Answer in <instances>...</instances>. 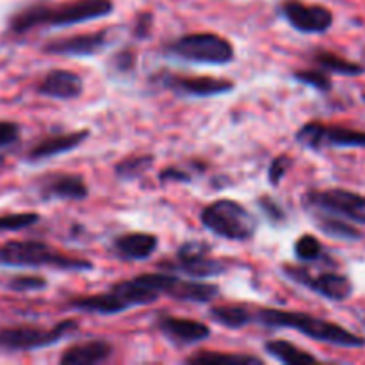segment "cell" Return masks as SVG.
Masks as SVG:
<instances>
[{
    "mask_svg": "<svg viewBox=\"0 0 365 365\" xmlns=\"http://www.w3.org/2000/svg\"><path fill=\"white\" fill-rule=\"evenodd\" d=\"M113 11V0H71L64 4L36 2L16 11L11 16L9 29L13 34H25L38 27H70L106 18Z\"/></svg>",
    "mask_w": 365,
    "mask_h": 365,
    "instance_id": "cell-1",
    "label": "cell"
},
{
    "mask_svg": "<svg viewBox=\"0 0 365 365\" xmlns=\"http://www.w3.org/2000/svg\"><path fill=\"white\" fill-rule=\"evenodd\" d=\"M257 323L269 328H287L296 330L305 337L314 341L324 342V344L339 346V348H364L365 339L339 324L330 321L319 319L316 316L303 312H287V310L277 309H260L255 312Z\"/></svg>",
    "mask_w": 365,
    "mask_h": 365,
    "instance_id": "cell-2",
    "label": "cell"
},
{
    "mask_svg": "<svg viewBox=\"0 0 365 365\" xmlns=\"http://www.w3.org/2000/svg\"><path fill=\"white\" fill-rule=\"evenodd\" d=\"M160 298L159 292L150 289L141 277H135L132 280H123L114 284L103 294L95 296H81L68 302V307L81 312L98 314V316H114L125 310H130L134 307L150 305Z\"/></svg>",
    "mask_w": 365,
    "mask_h": 365,
    "instance_id": "cell-3",
    "label": "cell"
},
{
    "mask_svg": "<svg viewBox=\"0 0 365 365\" xmlns=\"http://www.w3.org/2000/svg\"><path fill=\"white\" fill-rule=\"evenodd\" d=\"M0 266L93 271V264L89 260L64 255L41 241H7L0 245Z\"/></svg>",
    "mask_w": 365,
    "mask_h": 365,
    "instance_id": "cell-4",
    "label": "cell"
},
{
    "mask_svg": "<svg viewBox=\"0 0 365 365\" xmlns=\"http://www.w3.org/2000/svg\"><path fill=\"white\" fill-rule=\"evenodd\" d=\"M200 220L207 230L228 241H250L259 227L255 216L234 200L212 202L202 210Z\"/></svg>",
    "mask_w": 365,
    "mask_h": 365,
    "instance_id": "cell-5",
    "label": "cell"
},
{
    "mask_svg": "<svg viewBox=\"0 0 365 365\" xmlns=\"http://www.w3.org/2000/svg\"><path fill=\"white\" fill-rule=\"evenodd\" d=\"M166 56L196 64L223 66L234 61V45L214 32H192L180 36L166 46Z\"/></svg>",
    "mask_w": 365,
    "mask_h": 365,
    "instance_id": "cell-6",
    "label": "cell"
},
{
    "mask_svg": "<svg viewBox=\"0 0 365 365\" xmlns=\"http://www.w3.org/2000/svg\"><path fill=\"white\" fill-rule=\"evenodd\" d=\"M78 323L66 319L57 323L53 328L39 327H9L0 328V353H24L45 349L56 346L68 334L75 331Z\"/></svg>",
    "mask_w": 365,
    "mask_h": 365,
    "instance_id": "cell-7",
    "label": "cell"
},
{
    "mask_svg": "<svg viewBox=\"0 0 365 365\" xmlns=\"http://www.w3.org/2000/svg\"><path fill=\"white\" fill-rule=\"evenodd\" d=\"M139 277L150 289L159 292L160 296H170L178 302L209 303L220 294L217 285L198 282L196 278L195 280H182V278L168 273H146L139 274Z\"/></svg>",
    "mask_w": 365,
    "mask_h": 365,
    "instance_id": "cell-8",
    "label": "cell"
},
{
    "mask_svg": "<svg viewBox=\"0 0 365 365\" xmlns=\"http://www.w3.org/2000/svg\"><path fill=\"white\" fill-rule=\"evenodd\" d=\"M296 141L312 150L323 148H365V132L356 128L309 121L296 132Z\"/></svg>",
    "mask_w": 365,
    "mask_h": 365,
    "instance_id": "cell-9",
    "label": "cell"
},
{
    "mask_svg": "<svg viewBox=\"0 0 365 365\" xmlns=\"http://www.w3.org/2000/svg\"><path fill=\"white\" fill-rule=\"evenodd\" d=\"M305 200L314 209L365 225V196L359 192L348 189H323L307 192Z\"/></svg>",
    "mask_w": 365,
    "mask_h": 365,
    "instance_id": "cell-10",
    "label": "cell"
},
{
    "mask_svg": "<svg viewBox=\"0 0 365 365\" xmlns=\"http://www.w3.org/2000/svg\"><path fill=\"white\" fill-rule=\"evenodd\" d=\"M153 82L160 88L170 89L180 96H196V98H209V96L225 95L234 91L235 84L228 78L216 77H189V75H177L170 71L155 75Z\"/></svg>",
    "mask_w": 365,
    "mask_h": 365,
    "instance_id": "cell-11",
    "label": "cell"
},
{
    "mask_svg": "<svg viewBox=\"0 0 365 365\" xmlns=\"http://www.w3.org/2000/svg\"><path fill=\"white\" fill-rule=\"evenodd\" d=\"M209 252L210 248L205 242H185V245H182L180 248H178L177 262L171 264V266L168 267L182 271V273L187 274L189 278H196V280L220 277V274L227 273V262L220 259H214V257L209 255Z\"/></svg>",
    "mask_w": 365,
    "mask_h": 365,
    "instance_id": "cell-12",
    "label": "cell"
},
{
    "mask_svg": "<svg viewBox=\"0 0 365 365\" xmlns=\"http://www.w3.org/2000/svg\"><path fill=\"white\" fill-rule=\"evenodd\" d=\"M284 273L296 284L310 289L316 294L331 302H344L353 294V284L346 274L341 273H321L310 274L309 269L299 266H285Z\"/></svg>",
    "mask_w": 365,
    "mask_h": 365,
    "instance_id": "cell-13",
    "label": "cell"
},
{
    "mask_svg": "<svg viewBox=\"0 0 365 365\" xmlns=\"http://www.w3.org/2000/svg\"><path fill=\"white\" fill-rule=\"evenodd\" d=\"M280 11L289 25L302 34H323L334 25V13L328 7L317 4L285 0Z\"/></svg>",
    "mask_w": 365,
    "mask_h": 365,
    "instance_id": "cell-14",
    "label": "cell"
},
{
    "mask_svg": "<svg viewBox=\"0 0 365 365\" xmlns=\"http://www.w3.org/2000/svg\"><path fill=\"white\" fill-rule=\"evenodd\" d=\"M109 31L88 32V34L70 36V38L52 39L45 43L41 50L50 56H64V57H91L95 53L102 52L109 45Z\"/></svg>",
    "mask_w": 365,
    "mask_h": 365,
    "instance_id": "cell-15",
    "label": "cell"
},
{
    "mask_svg": "<svg viewBox=\"0 0 365 365\" xmlns=\"http://www.w3.org/2000/svg\"><path fill=\"white\" fill-rule=\"evenodd\" d=\"M157 327L163 331L164 337L178 348H187V346L198 344L210 337V328L205 323L187 319V317L160 316L157 319Z\"/></svg>",
    "mask_w": 365,
    "mask_h": 365,
    "instance_id": "cell-16",
    "label": "cell"
},
{
    "mask_svg": "<svg viewBox=\"0 0 365 365\" xmlns=\"http://www.w3.org/2000/svg\"><path fill=\"white\" fill-rule=\"evenodd\" d=\"M39 195L46 200H78L88 198L89 189L84 177L73 173H56L39 178Z\"/></svg>",
    "mask_w": 365,
    "mask_h": 365,
    "instance_id": "cell-17",
    "label": "cell"
},
{
    "mask_svg": "<svg viewBox=\"0 0 365 365\" xmlns=\"http://www.w3.org/2000/svg\"><path fill=\"white\" fill-rule=\"evenodd\" d=\"M84 91V81L81 75L70 70H50L38 84V93L56 100L78 98Z\"/></svg>",
    "mask_w": 365,
    "mask_h": 365,
    "instance_id": "cell-18",
    "label": "cell"
},
{
    "mask_svg": "<svg viewBox=\"0 0 365 365\" xmlns=\"http://www.w3.org/2000/svg\"><path fill=\"white\" fill-rule=\"evenodd\" d=\"M88 138L89 130H77L68 132V134L48 135V138L38 141L31 150H29L27 160H31V163H39V160H46L52 159V157L63 155V153H68L71 152V150L78 148Z\"/></svg>",
    "mask_w": 365,
    "mask_h": 365,
    "instance_id": "cell-19",
    "label": "cell"
},
{
    "mask_svg": "<svg viewBox=\"0 0 365 365\" xmlns=\"http://www.w3.org/2000/svg\"><path fill=\"white\" fill-rule=\"evenodd\" d=\"M159 248V237L146 232H132V234H123L114 241L113 250L114 255L120 257L121 260H146L155 253Z\"/></svg>",
    "mask_w": 365,
    "mask_h": 365,
    "instance_id": "cell-20",
    "label": "cell"
},
{
    "mask_svg": "<svg viewBox=\"0 0 365 365\" xmlns=\"http://www.w3.org/2000/svg\"><path fill=\"white\" fill-rule=\"evenodd\" d=\"M113 355V346L103 339H93V341L81 342V344L70 346L61 355L59 364L63 365H98L107 362Z\"/></svg>",
    "mask_w": 365,
    "mask_h": 365,
    "instance_id": "cell-21",
    "label": "cell"
},
{
    "mask_svg": "<svg viewBox=\"0 0 365 365\" xmlns=\"http://www.w3.org/2000/svg\"><path fill=\"white\" fill-rule=\"evenodd\" d=\"M209 316L214 323L221 324L225 328H230V330H239V328H245L248 324L255 323V314L242 305L214 307V309H210Z\"/></svg>",
    "mask_w": 365,
    "mask_h": 365,
    "instance_id": "cell-22",
    "label": "cell"
},
{
    "mask_svg": "<svg viewBox=\"0 0 365 365\" xmlns=\"http://www.w3.org/2000/svg\"><path fill=\"white\" fill-rule=\"evenodd\" d=\"M264 349L274 360L287 365H302V364H316L317 359L303 349L296 348L294 344L287 341H269L264 344Z\"/></svg>",
    "mask_w": 365,
    "mask_h": 365,
    "instance_id": "cell-23",
    "label": "cell"
},
{
    "mask_svg": "<svg viewBox=\"0 0 365 365\" xmlns=\"http://www.w3.org/2000/svg\"><path fill=\"white\" fill-rule=\"evenodd\" d=\"M192 365H262L259 356L239 355V353H217V351H200L185 360Z\"/></svg>",
    "mask_w": 365,
    "mask_h": 365,
    "instance_id": "cell-24",
    "label": "cell"
},
{
    "mask_svg": "<svg viewBox=\"0 0 365 365\" xmlns=\"http://www.w3.org/2000/svg\"><path fill=\"white\" fill-rule=\"evenodd\" d=\"M314 63L324 71H330V73L337 75H346V77H356V75H362L365 68L362 64L353 63V61L344 59L341 56H335L331 52H319L314 56Z\"/></svg>",
    "mask_w": 365,
    "mask_h": 365,
    "instance_id": "cell-25",
    "label": "cell"
},
{
    "mask_svg": "<svg viewBox=\"0 0 365 365\" xmlns=\"http://www.w3.org/2000/svg\"><path fill=\"white\" fill-rule=\"evenodd\" d=\"M153 160H155V157H153L152 153H138V155H130L116 164L114 173H116L120 178H123V180L139 178L153 166Z\"/></svg>",
    "mask_w": 365,
    "mask_h": 365,
    "instance_id": "cell-26",
    "label": "cell"
},
{
    "mask_svg": "<svg viewBox=\"0 0 365 365\" xmlns=\"http://www.w3.org/2000/svg\"><path fill=\"white\" fill-rule=\"evenodd\" d=\"M317 227L321 228V232H324V234L334 239H346V241L362 239V232L359 228L334 216H317Z\"/></svg>",
    "mask_w": 365,
    "mask_h": 365,
    "instance_id": "cell-27",
    "label": "cell"
},
{
    "mask_svg": "<svg viewBox=\"0 0 365 365\" xmlns=\"http://www.w3.org/2000/svg\"><path fill=\"white\" fill-rule=\"evenodd\" d=\"M294 255L302 262H316L323 257V245L314 235L305 234L296 241Z\"/></svg>",
    "mask_w": 365,
    "mask_h": 365,
    "instance_id": "cell-28",
    "label": "cell"
},
{
    "mask_svg": "<svg viewBox=\"0 0 365 365\" xmlns=\"http://www.w3.org/2000/svg\"><path fill=\"white\" fill-rule=\"evenodd\" d=\"M39 221V214L36 212H13L0 216V232H20L25 228L34 227Z\"/></svg>",
    "mask_w": 365,
    "mask_h": 365,
    "instance_id": "cell-29",
    "label": "cell"
},
{
    "mask_svg": "<svg viewBox=\"0 0 365 365\" xmlns=\"http://www.w3.org/2000/svg\"><path fill=\"white\" fill-rule=\"evenodd\" d=\"M292 77L302 84L310 86L321 93H328L331 89V78L324 73V70H298L292 73Z\"/></svg>",
    "mask_w": 365,
    "mask_h": 365,
    "instance_id": "cell-30",
    "label": "cell"
},
{
    "mask_svg": "<svg viewBox=\"0 0 365 365\" xmlns=\"http://www.w3.org/2000/svg\"><path fill=\"white\" fill-rule=\"evenodd\" d=\"M6 287L13 292H38V291H45V289L48 287V282H46L43 277H29V274H21V277L9 278Z\"/></svg>",
    "mask_w": 365,
    "mask_h": 365,
    "instance_id": "cell-31",
    "label": "cell"
},
{
    "mask_svg": "<svg viewBox=\"0 0 365 365\" xmlns=\"http://www.w3.org/2000/svg\"><path fill=\"white\" fill-rule=\"evenodd\" d=\"M292 159L289 155H278L277 159L271 163L269 166V171H267V178H269V184L274 185V187H278L280 185V182L284 180L285 175L289 173V170L292 168Z\"/></svg>",
    "mask_w": 365,
    "mask_h": 365,
    "instance_id": "cell-32",
    "label": "cell"
},
{
    "mask_svg": "<svg viewBox=\"0 0 365 365\" xmlns=\"http://www.w3.org/2000/svg\"><path fill=\"white\" fill-rule=\"evenodd\" d=\"M20 134H21L20 125L14 123V121L0 120V150L14 145V143H18Z\"/></svg>",
    "mask_w": 365,
    "mask_h": 365,
    "instance_id": "cell-33",
    "label": "cell"
},
{
    "mask_svg": "<svg viewBox=\"0 0 365 365\" xmlns=\"http://www.w3.org/2000/svg\"><path fill=\"white\" fill-rule=\"evenodd\" d=\"M135 61H138V56L132 48H123L114 56L113 64L114 70L120 71V73H130L135 68Z\"/></svg>",
    "mask_w": 365,
    "mask_h": 365,
    "instance_id": "cell-34",
    "label": "cell"
},
{
    "mask_svg": "<svg viewBox=\"0 0 365 365\" xmlns=\"http://www.w3.org/2000/svg\"><path fill=\"white\" fill-rule=\"evenodd\" d=\"M259 205H260V209H262V212L266 214L271 221H277L278 223V221L285 220L284 209H282V207L278 205L273 198H269V196H260Z\"/></svg>",
    "mask_w": 365,
    "mask_h": 365,
    "instance_id": "cell-35",
    "label": "cell"
},
{
    "mask_svg": "<svg viewBox=\"0 0 365 365\" xmlns=\"http://www.w3.org/2000/svg\"><path fill=\"white\" fill-rule=\"evenodd\" d=\"M152 13H143L141 16H139L138 24H135V36L138 38H146L150 32V29H152Z\"/></svg>",
    "mask_w": 365,
    "mask_h": 365,
    "instance_id": "cell-36",
    "label": "cell"
},
{
    "mask_svg": "<svg viewBox=\"0 0 365 365\" xmlns=\"http://www.w3.org/2000/svg\"><path fill=\"white\" fill-rule=\"evenodd\" d=\"M160 182H189V175L184 173V171L177 170V168H168V170H164L163 173L159 175Z\"/></svg>",
    "mask_w": 365,
    "mask_h": 365,
    "instance_id": "cell-37",
    "label": "cell"
},
{
    "mask_svg": "<svg viewBox=\"0 0 365 365\" xmlns=\"http://www.w3.org/2000/svg\"><path fill=\"white\" fill-rule=\"evenodd\" d=\"M364 100H365V95H364Z\"/></svg>",
    "mask_w": 365,
    "mask_h": 365,
    "instance_id": "cell-38",
    "label": "cell"
}]
</instances>
